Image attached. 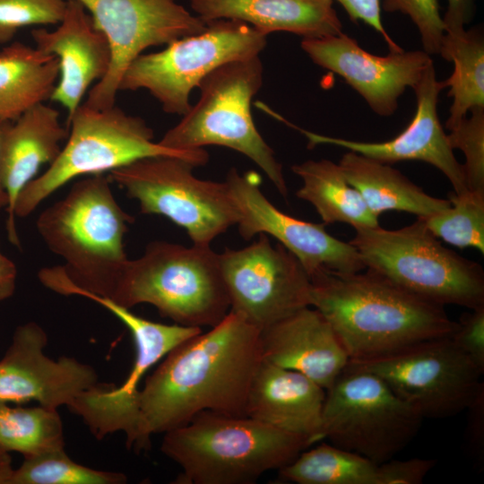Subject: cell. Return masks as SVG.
<instances>
[{
  "instance_id": "6da1fadb",
  "label": "cell",
  "mask_w": 484,
  "mask_h": 484,
  "mask_svg": "<svg viewBox=\"0 0 484 484\" xmlns=\"http://www.w3.org/2000/svg\"><path fill=\"white\" fill-rule=\"evenodd\" d=\"M137 394L132 450H149L164 434L210 411L246 416L247 394L263 361L260 330L233 312L169 351Z\"/></svg>"
},
{
  "instance_id": "7a4b0ae2",
  "label": "cell",
  "mask_w": 484,
  "mask_h": 484,
  "mask_svg": "<svg viewBox=\"0 0 484 484\" xmlns=\"http://www.w3.org/2000/svg\"><path fill=\"white\" fill-rule=\"evenodd\" d=\"M310 278L311 307L331 324L350 361L448 337L457 328L444 306L416 296L368 269L353 273L322 270Z\"/></svg>"
},
{
  "instance_id": "3957f363",
  "label": "cell",
  "mask_w": 484,
  "mask_h": 484,
  "mask_svg": "<svg viewBox=\"0 0 484 484\" xmlns=\"http://www.w3.org/2000/svg\"><path fill=\"white\" fill-rule=\"evenodd\" d=\"M133 222L117 202L109 178L97 174L79 180L37 220L45 244L65 261L41 269L40 282L64 296L108 298L128 260L124 238Z\"/></svg>"
},
{
  "instance_id": "277c9868",
  "label": "cell",
  "mask_w": 484,
  "mask_h": 484,
  "mask_svg": "<svg viewBox=\"0 0 484 484\" xmlns=\"http://www.w3.org/2000/svg\"><path fill=\"white\" fill-rule=\"evenodd\" d=\"M163 435L160 451L181 469L177 484H251L311 445L250 417L210 411Z\"/></svg>"
},
{
  "instance_id": "5b68a950",
  "label": "cell",
  "mask_w": 484,
  "mask_h": 484,
  "mask_svg": "<svg viewBox=\"0 0 484 484\" xmlns=\"http://www.w3.org/2000/svg\"><path fill=\"white\" fill-rule=\"evenodd\" d=\"M104 298L130 309L150 304L174 324L200 328L216 325L230 309L219 254L167 241H152L142 256L128 259Z\"/></svg>"
},
{
  "instance_id": "8992f818",
  "label": "cell",
  "mask_w": 484,
  "mask_h": 484,
  "mask_svg": "<svg viewBox=\"0 0 484 484\" xmlns=\"http://www.w3.org/2000/svg\"><path fill=\"white\" fill-rule=\"evenodd\" d=\"M67 125L65 145L48 169L22 190L14 206L15 217L29 216L47 197L81 176L110 172L149 157H177L196 167L209 160L204 149L176 151L154 142L153 131L143 119L115 105L97 109L81 104Z\"/></svg>"
},
{
  "instance_id": "52a82bcc",
  "label": "cell",
  "mask_w": 484,
  "mask_h": 484,
  "mask_svg": "<svg viewBox=\"0 0 484 484\" xmlns=\"http://www.w3.org/2000/svg\"><path fill=\"white\" fill-rule=\"evenodd\" d=\"M264 78L259 56L225 63L200 82L199 100L159 143L176 151L219 145L246 156L285 198L288 187L282 166L262 137L251 114V100Z\"/></svg>"
},
{
  "instance_id": "ba28073f",
  "label": "cell",
  "mask_w": 484,
  "mask_h": 484,
  "mask_svg": "<svg viewBox=\"0 0 484 484\" xmlns=\"http://www.w3.org/2000/svg\"><path fill=\"white\" fill-rule=\"evenodd\" d=\"M349 242L366 269L416 296L444 307L484 306L482 266L445 247L420 218L398 229H355Z\"/></svg>"
},
{
  "instance_id": "9c48e42d",
  "label": "cell",
  "mask_w": 484,
  "mask_h": 484,
  "mask_svg": "<svg viewBox=\"0 0 484 484\" xmlns=\"http://www.w3.org/2000/svg\"><path fill=\"white\" fill-rule=\"evenodd\" d=\"M422 420L379 376L349 362L325 391L320 440L379 464L409 445Z\"/></svg>"
},
{
  "instance_id": "30bf717a",
  "label": "cell",
  "mask_w": 484,
  "mask_h": 484,
  "mask_svg": "<svg viewBox=\"0 0 484 484\" xmlns=\"http://www.w3.org/2000/svg\"><path fill=\"white\" fill-rule=\"evenodd\" d=\"M266 37L241 21L209 22L199 34L138 56L123 73L118 91L145 89L166 113L183 116L191 108V91L207 74L225 63L259 56Z\"/></svg>"
},
{
  "instance_id": "8fae6325",
  "label": "cell",
  "mask_w": 484,
  "mask_h": 484,
  "mask_svg": "<svg viewBox=\"0 0 484 484\" xmlns=\"http://www.w3.org/2000/svg\"><path fill=\"white\" fill-rule=\"evenodd\" d=\"M194 168L177 157H149L110 171L109 179L138 202L142 213L167 217L194 245L206 246L237 219L224 182L200 179Z\"/></svg>"
},
{
  "instance_id": "7c38bea8",
  "label": "cell",
  "mask_w": 484,
  "mask_h": 484,
  "mask_svg": "<svg viewBox=\"0 0 484 484\" xmlns=\"http://www.w3.org/2000/svg\"><path fill=\"white\" fill-rule=\"evenodd\" d=\"M451 336L350 363L379 376L423 419L454 417L468 410L484 385L483 373Z\"/></svg>"
},
{
  "instance_id": "4fadbf2b",
  "label": "cell",
  "mask_w": 484,
  "mask_h": 484,
  "mask_svg": "<svg viewBox=\"0 0 484 484\" xmlns=\"http://www.w3.org/2000/svg\"><path fill=\"white\" fill-rule=\"evenodd\" d=\"M230 312L263 330L294 312L311 307V278L281 244L265 234L239 248L219 254Z\"/></svg>"
},
{
  "instance_id": "5bb4252c",
  "label": "cell",
  "mask_w": 484,
  "mask_h": 484,
  "mask_svg": "<svg viewBox=\"0 0 484 484\" xmlns=\"http://www.w3.org/2000/svg\"><path fill=\"white\" fill-rule=\"evenodd\" d=\"M91 13L111 49L108 73L89 91L87 106L103 109L115 105L127 66L151 47L168 45L199 34L207 22L193 15L177 0H79Z\"/></svg>"
},
{
  "instance_id": "9a60e30c",
  "label": "cell",
  "mask_w": 484,
  "mask_h": 484,
  "mask_svg": "<svg viewBox=\"0 0 484 484\" xmlns=\"http://www.w3.org/2000/svg\"><path fill=\"white\" fill-rule=\"evenodd\" d=\"M223 182L244 239L259 234L273 237L298 258L309 276L322 270L353 273L366 269L357 249L329 234L324 224L298 220L277 209L262 193L257 173L241 175L233 168Z\"/></svg>"
},
{
  "instance_id": "2e32d148",
  "label": "cell",
  "mask_w": 484,
  "mask_h": 484,
  "mask_svg": "<svg viewBox=\"0 0 484 484\" xmlns=\"http://www.w3.org/2000/svg\"><path fill=\"white\" fill-rule=\"evenodd\" d=\"M48 337L36 322L19 325L0 359V402L69 408L82 393L97 385L93 367L75 358L54 359L44 352Z\"/></svg>"
},
{
  "instance_id": "e0dca14e",
  "label": "cell",
  "mask_w": 484,
  "mask_h": 484,
  "mask_svg": "<svg viewBox=\"0 0 484 484\" xmlns=\"http://www.w3.org/2000/svg\"><path fill=\"white\" fill-rule=\"evenodd\" d=\"M301 48L317 65L341 76L369 108L382 117L392 116L407 88H413L433 62L423 50L389 52L376 56L341 32L304 39Z\"/></svg>"
},
{
  "instance_id": "ac0fdd59",
  "label": "cell",
  "mask_w": 484,
  "mask_h": 484,
  "mask_svg": "<svg viewBox=\"0 0 484 484\" xmlns=\"http://www.w3.org/2000/svg\"><path fill=\"white\" fill-rule=\"evenodd\" d=\"M445 88L444 82L436 79L433 62L430 63L412 88L416 110L411 121L402 132L388 141L360 142L297 129L307 137L309 148L318 144L335 145L387 164L403 160L426 162L440 170L454 192L459 194L468 189L463 167L454 156L437 112L438 96Z\"/></svg>"
},
{
  "instance_id": "d6986e66",
  "label": "cell",
  "mask_w": 484,
  "mask_h": 484,
  "mask_svg": "<svg viewBox=\"0 0 484 484\" xmlns=\"http://www.w3.org/2000/svg\"><path fill=\"white\" fill-rule=\"evenodd\" d=\"M30 36L38 49L58 59L59 81L50 99L66 109L68 121L90 86L109 70L108 39L79 0H66L65 16L55 30L34 29Z\"/></svg>"
},
{
  "instance_id": "ffe728a7",
  "label": "cell",
  "mask_w": 484,
  "mask_h": 484,
  "mask_svg": "<svg viewBox=\"0 0 484 484\" xmlns=\"http://www.w3.org/2000/svg\"><path fill=\"white\" fill-rule=\"evenodd\" d=\"M264 361L306 376L325 391L350 362L328 320L306 307L260 331Z\"/></svg>"
},
{
  "instance_id": "44dd1931",
  "label": "cell",
  "mask_w": 484,
  "mask_h": 484,
  "mask_svg": "<svg viewBox=\"0 0 484 484\" xmlns=\"http://www.w3.org/2000/svg\"><path fill=\"white\" fill-rule=\"evenodd\" d=\"M67 131L59 122V112L38 104L13 121L0 125V181L8 196L6 230L10 243L21 247L15 225L14 206L22 190L49 165L61 151Z\"/></svg>"
},
{
  "instance_id": "7402d4cb",
  "label": "cell",
  "mask_w": 484,
  "mask_h": 484,
  "mask_svg": "<svg viewBox=\"0 0 484 484\" xmlns=\"http://www.w3.org/2000/svg\"><path fill=\"white\" fill-rule=\"evenodd\" d=\"M325 390L299 372L262 361L250 385L246 416L320 442Z\"/></svg>"
},
{
  "instance_id": "603a6c76",
  "label": "cell",
  "mask_w": 484,
  "mask_h": 484,
  "mask_svg": "<svg viewBox=\"0 0 484 484\" xmlns=\"http://www.w3.org/2000/svg\"><path fill=\"white\" fill-rule=\"evenodd\" d=\"M111 312L129 330L134 348V366L118 386L103 384L94 393L93 402L98 411L110 419H120L133 414L137 408L138 385L147 371L169 351L202 333L200 327L153 322L133 313L110 300L85 295Z\"/></svg>"
},
{
  "instance_id": "cb8c5ba5",
  "label": "cell",
  "mask_w": 484,
  "mask_h": 484,
  "mask_svg": "<svg viewBox=\"0 0 484 484\" xmlns=\"http://www.w3.org/2000/svg\"><path fill=\"white\" fill-rule=\"evenodd\" d=\"M198 17L238 20L268 35L284 31L302 39H318L342 32L333 0H189Z\"/></svg>"
},
{
  "instance_id": "d4e9b609",
  "label": "cell",
  "mask_w": 484,
  "mask_h": 484,
  "mask_svg": "<svg viewBox=\"0 0 484 484\" xmlns=\"http://www.w3.org/2000/svg\"><path fill=\"white\" fill-rule=\"evenodd\" d=\"M339 165L349 184L377 217L394 210L426 218L450 206L448 199L428 194L390 164L349 151Z\"/></svg>"
},
{
  "instance_id": "484cf974",
  "label": "cell",
  "mask_w": 484,
  "mask_h": 484,
  "mask_svg": "<svg viewBox=\"0 0 484 484\" xmlns=\"http://www.w3.org/2000/svg\"><path fill=\"white\" fill-rule=\"evenodd\" d=\"M59 76L56 56L21 42L0 50V121H13L50 99Z\"/></svg>"
},
{
  "instance_id": "4316f807",
  "label": "cell",
  "mask_w": 484,
  "mask_h": 484,
  "mask_svg": "<svg viewBox=\"0 0 484 484\" xmlns=\"http://www.w3.org/2000/svg\"><path fill=\"white\" fill-rule=\"evenodd\" d=\"M291 170L302 180L296 195L312 204L324 224L347 223L354 229L379 226V217L349 184L339 163L308 160L293 165Z\"/></svg>"
},
{
  "instance_id": "83f0119b",
  "label": "cell",
  "mask_w": 484,
  "mask_h": 484,
  "mask_svg": "<svg viewBox=\"0 0 484 484\" xmlns=\"http://www.w3.org/2000/svg\"><path fill=\"white\" fill-rule=\"evenodd\" d=\"M454 63V72L443 81L452 98L447 130L455 126L471 109L484 107V36L478 25L469 30L445 31L439 54Z\"/></svg>"
},
{
  "instance_id": "f1b7e54d",
  "label": "cell",
  "mask_w": 484,
  "mask_h": 484,
  "mask_svg": "<svg viewBox=\"0 0 484 484\" xmlns=\"http://www.w3.org/2000/svg\"><path fill=\"white\" fill-rule=\"evenodd\" d=\"M279 473L298 484H379L378 463L324 443L302 451Z\"/></svg>"
},
{
  "instance_id": "f546056e",
  "label": "cell",
  "mask_w": 484,
  "mask_h": 484,
  "mask_svg": "<svg viewBox=\"0 0 484 484\" xmlns=\"http://www.w3.org/2000/svg\"><path fill=\"white\" fill-rule=\"evenodd\" d=\"M65 448L64 426L56 409L12 407L0 402V451L23 457Z\"/></svg>"
},
{
  "instance_id": "4dcf8cb0",
  "label": "cell",
  "mask_w": 484,
  "mask_h": 484,
  "mask_svg": "<svg viewBox=\"0 0 484 484\" xmlns=\"http://www.w3.org/2000/svg\"><path fill=\"white\" fill-rule=\"evenodd\" d=\"M450 206L424 220L430 232L459 247H474L484 254V192L465 190L450 194Z\"/></svg>"
},
{
  "instance_id": "1f68e13d",
  "label": "cell",
  "mask_w": 484,
  "mask_h": 484,
  "mask_svg": "<svg viewBox=\"0 0 484 484\" xmlns=\"http://www.w3.org/2000/svg\"><path fill=\"white\" fill-rule=\"evenodd\" d=\"M9 484H125L123 472L100 471L72 460L65 448L23 457Z\"/></svg>"
},
{
  "instance_id": "d6a6232c",
  "label": "cell",
  "mask_w": 484,
  "mask_h": 484,
  "mask_svg": "<svg viewBox=\"0 0 484 484\" xmlns=\"http://www.w3.org/2000/svg\"><path fill=\"white\" fill-rule=\"evenodd\" d=\"M470 113L449 130L447 138L452 149L464 155L467 188L484 192V107L473 108Z\"/></svg>"
},
{
  "instance_id": "836d02e7",
  "label": "cell",
  "mask_w": 484,
  "mask_h": 484,
  "mask_svg": "<svg viewBox=\"0 0 484 484\" xmlns=\"http://www.w3.org/2000/svg\"><path fill=\"white\" fill-rule=\"evenodd\" d=\"M65 9L66 0H0V44L22 28L60 23Z\"/></svg>"
},
{
  "instance_id": "e575fe53",
  "label": "cell",
  "mask_w": 484,
  "mask_h": 484,
  "mask_svg": "<svg viewBox=\"0 0 484 484\" xmlns=\"http://www.w3.org/2000/svg\"><path fill=\"white\" fill-rule=\"evenodd\" d=\"M381 7L408 15L420 35L422 50L430 56L439 54L445 29L438 0H383Z\"/></svg>"
},
{
  "instance_id": "d590c367",
  "label": "cell",
  "mask_w": 484,
  "mask_h": 484,
  "mask_svg": "<svg viewBox=\"0 0 484 484\" xmlns=\"http://www.w3.org/2000/svg\"><path fill=\"white\" fill-rule=\"evenodd\" d=\"M470 310L457 322L451 339L484 373V306Z\"/></svg>"
},
{
  "instance_id": "8d00e7d4",
  "label": "cell",
  "mask_w": 484,
  "mask_h": 484,
  "mask_svg": "<svg viewBox=\"0 0 484 484\" xmlns=\"http://www.w3.org/2000/svg\"><path fill=\"white\" fill-rule=\"evenodd\" d=\"M436 462L422 458L390 459L378 464L379 484H420Z\"/></svg>"
},
{
  "instance_id": "74e56055",
  "label": "cell",
  "mask_w": 484,
  "mask_h": 484,
  "mask_svg": "<svg viewBox=\"0 0 484 484\" xmlns=\"http://www.w3.org/2000/svg\"><path fill=\"white\" fill-rule=\"evenodd\" d=\"M334 1V0H333ZM346 11L354 22H363L374 29L386 42L389 51L398 52L402 48L385 30L381 16V0H335Z\"/></svg>"
},
{
  "instance_id": "f35d334b",
  "label": "cell",
  "mask_w": 484,
  "mask_h": 484,
  "mask_svg": "<svg viewBox=\"0 0 484 484\" xmlns=\"http://www.w3.org/2000/svg\"><path fill=\"white\" fill-rule=\"evenodd\" d=\"M475 0H447V8L443 22L445 31L459 30L465 28L473 18Z\"/></svg>"
},
{
  "instance_id": "ab89813d",
  "label": "cell",
  "mask_w": 484,
  "mask_h": 484,
  "mask_svg": "<svg viewBox=\"0 0 484 484\" xmlns=\"http://www.w3.org/2000/svg\"><path fill=\"white\" fill-rule=\"evenodd\" d=\"M471 413L469 421V438L471 450L479 462L483 459V418H484V392L468 408Z\"/></svg>"
},
{
  "instance_id": "60d3db41",
  "label": "cell",
  "mask_w": 484,
  "mask_h": 484,
  "mask_svg": "<svg viewBox=\"0 0 484 484\" xmlns=\"http://www.w3.org/2000/svg\"><path fill=\"white\" fill-rule=\"evenodd\" d=\"M17 268L14 263L0 251V302L10 298L16 288Z\"/></svg>"
},
{
  "instance_id": "b9f144b4",
  "label": "cell",
  "mask_w": 484,
  "mask_h": 484,
  "mask_svg": "<svg viewBox=\"0 0 484 484\" xmlns=\"http://www.w3.org/2000/svg\"><path fill=\"white\" fill-rule=\"evenodd\" d=\"M13 469L10 454L0 451V484H9Z\"/></svg>"
},
{
  "instance_id": "7bdbcfd3",
  "label": "cell",
  "mask_w": 484,
  "mask_h": 484,
  "mask_svg": "<svg viewBox=\"0 0 484 484\" xmlns=\"http://www.w3.org/2000/svg\"><path fill=\"white\" fill-rule=\"evenodd\" d=\"M0 125H1V121H0ZM7 205H8V196L0 181V209L4 207L6 208Z\"/></svg>"
}]
</instances>
